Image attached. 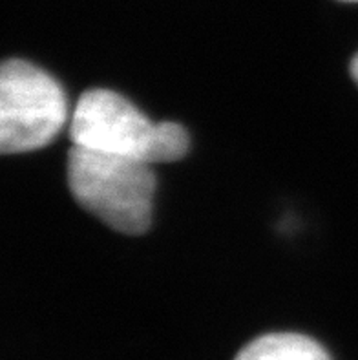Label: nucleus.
I'll return each mask as SVG.
<instances>
[{
  "label": "nucleus",
  "mask_w": 358,
  "mask_h": 360,
  "mask_svg": "<svg viewBox=\"0 0 358 360\" xmlns=\"http://www.w3.org/2000/svg\"><path fill=\"white\" fill-rule=\"evenodd\" d=\"M73 146L143 163H170L188 150V134L170 121L154 123L130 101L94 88L77 99L70 121Z\"/></svg>",
  "instance_id": "f257e3e1"
},
{
  "label": "nucleus",
  "mask_w": 358,
  "mask_h": 360,
  "mask_svg": "<svg viewBox=\"0 0 358 360\" xmlns=\"http://www.w3.org/2000/svg\"><path fill=\"white\" fill-rule=\"evenodd\" d=\"M66 181L73 200L115 233L139 236L148 231L155 192L152 165L72 146Z\"/></svg>",
  "instance_id": "f03ea898"
},
{
  "label": "nucleus",
  "mask_w": 358,
  "mask_h": 360,
  "mask_svg": "<svg viewBox=\"0 0 358 360\" xmlns=\"http://www.w3.org/2000/svg\"><path fill=\"white\" fill-rule=\"evenodd\" d=\"M68 117L63 88L50 73L23 59L0 70V150L23 154L50 145Z\"/></svg>",
  "instance_id": "7ed1b4c3"
},
{
  "label": "nucleus",
  "mask_w": 358,
  "mask_h": 360,
  "mask_svg": "<svg viewBox=\"0 0 358 360\" xmlns=\"http://www.w3.org/2000/svg\"><path fill=\"white\" fill-rule=\"evenodd\" d=\"M234 360H331V356L311 337L271 333L254 338Z\"/></svg>",
  "instance_id": "20e7f679"
},
{
  "label": "nucleus",
  "mask_w": 358,
  "mask_h": 360,
  "mask_svg": "<svg viewBox=\"0 0 358 360\" xmlns=\"http://www.w3.org/2000/svg\"><path fill=\"white\" fill-rule=\"evenodd\" d=\"M350 73H351V77L354 79V82H357V84H358V53L354 55L353 60H351V64H350Z\"/></svg>",
  "instance_id": "39448f33"
},
{
  "label": "nucleus",
  "mask_w": 358,
  "mask_h": 360,
  "mask_svg": "<svg viewBox=\"0 0 358 360\" xmlns=\"http://www.w3.org/2000/svg\"><path fill=\"white\" fill-rule=\"evenodd\" d=\"M342 2H358V0H342Z\"/></svg>",
  "instance_id": "423d86ee"
}]
</instances>
